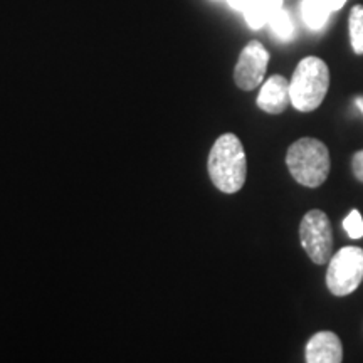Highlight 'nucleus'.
Returning a JSON list of instances; mask_svg holds the SVG:
<instances>
[{
    "label": "nucleus",
    "mask_w": 363,
    "mask_h": 363,
    "mask_svg": "<svg viewBox=\"0 0 363 363\" xmlns=\"http://www.w3.org/2000/svg\"><path fill=\"white\" fill-rule=\"evenodd\" d=\"M208 175L220 192L235 194L246 184L247 158L242 143L234 133H225L208 153Z\"/></svg>",
    "instance_id": "obj_1"
},
{
    "label": "nucleus",
    "mask_w": 363,
    "mask_h": 363,
    "mask_svg": "<svg viewBox=\"0 0 363 363\" xmlns=\"http://www.w3.org/2000/svg\"><path fill=\"white\" fill-rule=\"evenodd\" d=\"M286 165L298 184L316 189L323 185L330 175V152L320 140L299 138L288 148Z\"/></svg>",
    "instance_id": "obj_2"
},
{
    "label": "nucleus",
    "mask_w": 363,
    "mask_h": 363,
    "mask_svg": "<svg viewBox=\"0 0 363 363\" xmlns=\"http://www.w3.org/2000/svg\"><path fill=\"white\" fill-rule=\"evenodd\" d=\"M330 88V69L323 59L310 56L299 61L289 83L291 104L298 111H315Z\"/></svg>",
    "instance_id": "obj_3"
},
{
    "label": "nucleus",
    "mask_w": 363,
    "mask_h": 363,
    "mask_svg": "<svg viewBox=\"0 0 363 363\" xmlns=\"http://www.w3.org/2000/svg\"><path fill=\"white\" fill-rule=\"evenodd\" d=\"M363 281V249L345 246L331 256L326 271V286L335 296H348Z\"/></svg>",
    "instance_id": "obj_4"
},
{
    "label": "nucleus",
    "mask_w": 363,
    "mask_h": 363,
    "mask_svg": "<svg viewBox=\"0 0 363 363\" xmlns=\"http://www.w3.org/2000/svg\"><path fill=\"white\" fill-rule=\"evenodd\" d=\"M299 240L310 259L318 266L330 262L333 256V229L328 216L320 208H313L299 224Z\"/></svg>",
    "instance_id": "obj_5"
},
{
    "label": "nucleus",
    "mask_w": 363,
    "mask_h": 363,
    "mask_svg": "<svg viewBox=\"0 0 363 363\" xmlns=\"http://www.w3.org/2000/svg\"><path fill=\"white\" fill-rule=\"evenodd\" d=\"M269 65V52L259 40H251L242 49L234 69V81L242 91H252L262 81Z\"/></svg>",
    "instance_id": "obj_6"
},
{
    "label": "nucleus",
    "mask_w": 363,
    "mask_h": 363,
    "mask_svg": "<svg viewBox=\"0 0 363 363\" xmlns=\"http://www.w3.org/2000/svg\"><path fill=\"white\" fill-rule=\"evenodd\" d=\"M305 358L308 363H340L343 360V343L333 331H318L308 340Z\"/></svg>",
    "instance_id": "obj_7"
},
{
    "label": "nucleus",
    "mask_w": 363,
    "mask_h": 363,
    "mask_svg": "<svg viewBox=\"0 0 363 363\" xmlns=\"http://www.w3.org/2000/svg\"><path fill=\"white\" fill-rule=\"evenodd\" d=\"M291 103V94H289V81L284 76L274 74L262 84L257 96V106L269 115H279L283 113L288 104Z\"/></svg>",
    "instance_id": "obj_8"
},
{
    "label": "nucleus",
    "mask_w": 363,
    "mask_h": 363,
    "mask_svg": "<svg viewBox=\"0 0 363 363\" xmlns=\"http://www.w3.org/2000/svg\"><path fill=\"white\" fill-rule=\"evenodd\" d=\"M345 2L347 0H303V19L310 29H321L328 22L330 13L340 11L345 6Z\"/></svg>",
    "instance_id": "obj_9"
},
{
    "label": "nucleus",
    "mask_w": 363,
    "mask_h": 363,
    "mask_svg": "<svg viewBox=\"0 0 363 363\" xmlns=\"http://www.w3.org/2000/svg\"><path fill=\"white\" fill-rule=\"evenodd\" d=\"M281 6H283V0H254L244 11V16L252 29H259L266 22H269V17L281 9Z\"/></svg>",
    "instance_id": "obj_10"
},
{
    "label": "nucleus",
    "mask_w": 363,
    "mask_h": 363,
    "mask_svg": "<svg viewBox=\"0 0 363 363\" xmlns=\"http://www.w3.org/2000/svg\"><path fill=\"white\" fill-rule=\"evenodd\" d=\"M348 33L353 52L362 56L363 54V6H355L348 17Z\"/></svg>",
    "instance_id": "obj_11"
},
{
    "label": "nucleus",
    "mask_w": 363,
    "mask_h": 363,
    "mask_svg": "<svg viewBox=\"0 0 363 363\" xmlns=\"http://www.w3.org/2000/svg\"><path fill=\"white\" fill-rule=\"evenodd\" d=\"M269 26H271V29L274 30V34L278 35V38L291 39L294 27H293L291 17H289V13L286 12L283 7L278 9V11H276L269 17Z\"/></svg>",
    "instance_id": "obj_12"
},
{
    "label": "nucleus",
    "mask_w": 363,
    "mask_h": 363,
    "mask_svg": "<svg viewBox=\"0 0 363 363\" xmlns=\"http://www.w3.org/2000/svg\"><path fill=\"white\" fill-rule=\"evenodd\" d=\"M343 229L347 230L352 239H362L363 238V217L358 211H352L350 214L345 217Z\"/></svg>",
    "instance_id": "obj_13"
},
{
    "label": "nucleus",
    "mask_w": 363,
    "mask_h": 363,
    "mask_svg": "<svg viewBox=\"0 0 363 363\" xmlns=\"http://www.w3.org/2000/svg\"><path fill=\"white\" fill-rule=\"evenodd\" d=\"M352 170H353V175H355V179L363 184V150H360V152H357L355 155H353Z\"/></svg>",
    "instance_id": "obj_14"
},
{
    "label": "nucleus",
    "mask_w": 363,
    "mask_h": 363,
    "mask_svg": "<svg viewBox=\"0 0 363 363\" xmlns=\"http://www.w3.org/2000/svg\"><path fill=\"white\" fill-rule=\"evenodd\" d=\"M227 2H229L234 9H238V11L244 12L249 6H251L254 0H227Z\"/></svg>",
    "instance_id": "obj_15"
},
{
    "label": "nucleus",
    "mask_w": 363,
    "mask_h": 363,
    "mask_svg": "<svg viewBox=\"0 0 363 363\" xmlns=\"http://www.w3.org/2000/svg\"><path fill=\"white\" fill-rule=\"evenodd\" d=\"M355 104H357V108L362 111V115H363V96H357L355 98Z\"/></svg>",
    "instance_id": "obj_16"
}]
</instances>
